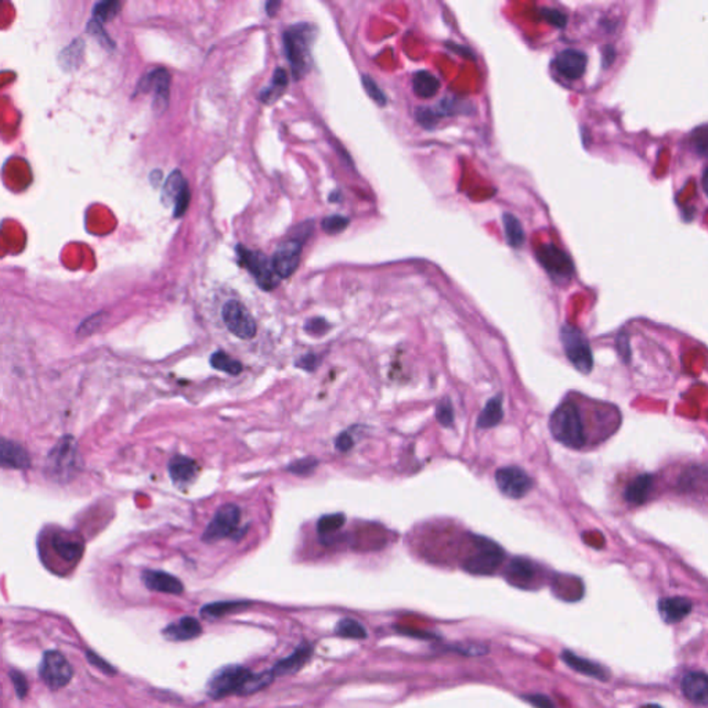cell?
Listing matches in <instances>:
<instances>
[{
  "label": "cell",
  "instance_id": "7402d4cb",
  "mask_svg": "<svg viewBox=\"0 0 708 708\" xmlns=\"http://www.w3.org/2000/svg\"><path fill=\"white\" fill-rule=\"evenodd\" d=\"M200 468L194 459H190L183 455H176L169 462V475L175 484L178 486H186L191 483Z\"/></svg>",
  "mask_w": 708,
  "mask_h": 708
},
{
  "label": "cell",
  "instance_id": "60d3db41",
  "mask_svg": "<svg viewBox=\"0 0 708 708\" xmlns=\"http://www.w3.org/2000/svg\"><path fill=\"white\" fill-rule=\"evenodd\" d=\"M363 85L365 88V92L368 93V96L379 106H385L386 104V97L383 95V92L379 89V86L370 78V77H364L363 78Z\"/></svg>",
  "mask_w": 708,
  "mask_h": 708
},
{
  "label": "cell",
  "instance_id": "11a10c76",
  "mask_svg": "<svg viewBox=\"0 0 708 708\" xmlns=\"http://www.w3.org/2000/svg\"><path fill=\"white\" fill-rule=\"evenodd\" d=\"M707 189L708 187H707V169H705L702 173V190L707 193Z\"/></svg>",
  "mask_w": 708,
  "mask_h": 708
},
{
  "label": "cell",
  "instance_id": "9f6ffc18",
  "mask_svg": "<svg viewBox=\"0 0 708 708\" xmlns=\"http://www.w3.org/2000/svg\"><path fill=\"white\" fill-rule=\"evenodd\" d=\"M646 708H661V707L657 705V704H649Z\"/></svg>",
  "mask_w": 708,
  "mask_h": 708
},
{
  "label": "cell",
  "instance_id": "f5cc1de1",
  "mask_svg": "<svg viewBox=\"0 0 708 708\" xmlns=\"http://www.w3.org/2000/svg\"><path fill=\"white\" fill-rule=\"evenodd\" d=\"M614 56H615L614 49H613L611 46H607V48H606V50H604V53H603L604 67H607V66H610V64H611V61L614 60Z\"/></svg>",
  "mask_w": 708,
  "mask_h": 708
},
{
  "label": "cell",
  "instance_id": "4dcf8cb0",
  "mask_svg": "<svg viewBox=\"0 0 708 708\" xmlns=\"http://www.w3.org/2000/svg\"><path fill=\"white\" fill-rule=\"evenodd\" d=\"M245 606H248V603H245V602H216V603L204 606L201 610V614L209 620H215V618L226 615L227 613L240 610V607H245Z\"/></svg>",
  "mask_w": 708,
  "mask_h": 708
},
{
  "label": "cell",
  "instance_id": "8d00e7d4",
  "mask_svg": "<svg viewBox=\"0 0 708 708\" xmlns=\"http://www.w3.org/2000/svg\"><path fill=\"white\" fill-rule=\"evenodd\" d=\"M118 10H119V3L118 2H103V3H99L95 8V12H93V21H96V23L103 26L106 21L114 19L118 15Z\"/></svg>",
  "mask_w": 708,
  "mask_h": 708
},
{
  "label": "cell",
  "instance_id": "f35d334b",
  "mask_svg": "<svg viewBox=\"0 0 708 708\" xmlns=\"http://www.w3.org/2000/svg\"><path fill=\"white\" fill-rule=\"evenodd\" d=\"M436 418H437V421H439L443 426H446V428H448V426L452 423V421H454V411H452V405H451V403H450V400H448V399H444V400L437 405V410H436Z\"/></svg>",
  "mask_w": 708,
  "mask_h": 708
},
{
  "label": "cell",
  "instance_id": "ffe728a7",
  "mask_svg": "<svg viewBox=\"0 0 708 708\" xmlns=\"http://www.w3.org/2000/svg\"><path fill=\"white\" fill-rule=\"evenodd\" d=\"M313 656V646L309 643H302L291 656L280 660L271 672L274 676H287L296 673Z\"/></svg>",
  "mask_w": 708,
  "mask_h": 708
},
{
  "label": "cell",
  "instance_id": "816d5d0a",
  "mask_svg": "<svg viewBox=\"0 0 708 708\" xmlns=\"http://www.w3.org/2000/svg\"><path fill=\"white\" fill-rule=\"evenodd\" d=\"M317 357L314 354H309V356H305L300 358V361L298 363V367H302L307 371H313L316 367H317Z\"/></svg>",
  "mask_w": 708,
  "mask_h": 708
},
{
  "label": "cell",
  "instance_id": "d6a6232c",
  "mask_svg": "<svg viewBox=\"0 0 708 708\" xmlns=\"http://www.w3.org/2000/svg\"><path fill=\"white\" fill-rule=\"evenodd\" d=\"M336 633L350 639H365L368 636L365 626L353 618L341 620L336 625Z\"/></svg>",
  "mask_w": 708,
  "mask_h": 708
},
{
  "label": "cell",
  "instance_id": "f546056e",
  "mask_svg": "<svg viewBox=\"0 0 708 708\" xmlns=\"http://www.w3.org/2000/svg\"><path fill=\"white\" fill-rule=\"evenodd\" d=\"M187 186L183 175L179 172V171H175L173 173H171V176L168 178L164 189H162V201L165 205H175L178 197L180 195V193L184 190V187Z\"/></svg>",
  "mask_w": 708,
  "mask_h": 708
},
{
  "label": "cell",
  "instance_id": "c3c4849f",
  "mask_svg": "<svg viewBox=\"0 0 708 708\" xmlns=\"http://www.w3.org/2000/svg\"><path fill=\"white\" fill-rule=\"evenodd\" d=\"M417 118L422 126L430 129L436 122V113L430 108H419L417 113Z\"/></svg>",
  "mask_w": 708,
  "mask_h": 708
},
{
  "label": "cell",
  "instance_id": "cb8c5ba5",
  "mask_svg": "<svg viewBox=\"0 0 708 708\" xmlns=\"http://www.w3.org/2000/svg\"><path fill=\"white\" fill-rule=\"evenodd\" d=\"M562 658L571 669H574L585 676H591V678H595L599 680H607V678H609L607 671L603 667H600L599 664H595L584 657H580V656L574 654L573 651L564 650L562 653Z\"/></svg>",
  "mask_w": 708,
  "mask_h": 708
},
{
  "label": "cell",
  "instance_id": "603a6c76",
  "mask_svg": "<svg viewBox=\"0 0 708 708\" xmlns=\"http://www.w3.org/2000/svg\"><path fill=\"white\" fill-rule=\"evenodd\" d=\"M202 626L198 622V620L193 617H183L176 624H171L164 629L165 638L169 640H190L201 635Z\"/></svg>",
  "mask_w": 708,
  "mask_h": 708
},
{
  "label": "cell",
  "instance_id": "d4e9b609",
  "mask_svg": "<svg viewBox=\"0 0 708 708\" xmlns=\"http://www.w3.org/2000/svg\"><path fill=\"white\" fill-rule=\"evenodd\" d=\"M653 488V476L643 473L632 479L624 491V497L628 504L642 505L647 501Z\"/></svg>",
  "mask_w": 708,
  "mask_h": 708
},
{
  "label": "cell",
  "instance_id": "e575fe53",
  "mask_svg": "<svg viewBox=\"0 0 708 708\" xmlns=\"http://www.w3.org/2000/svg\"><path fill=\"white\" fill-rule=\"evenodd\" d=\"M346 522V517L343 513H334L323 516L317 523V531L321 535H328L335 531H338Z\"/></svg>",
  "mask_w": 708,
  "mask_h": 708
},
{
  "label": "cell",
  "instance_id": "b9f144b4",
  "mask_svg": "<svg viewBox=\"0 0 708 708\" xmlns=\"http://www.w3.org/2000/svg\"><path fill=\"white\" fill-rule=\"evenodd\" d=\"M541 16L549 23L552 24L553 27L556 28H564L566 27V23H567V17L560 13L559 10L556 9H542L541 10Z\"/></svg>",
  "mask_w": 708,
  "mask_h": 708
},
{
  "label": "cell",
  "instance_id": "ba28073f",
  "mask_svg": "<svg viewBox=\"0 0 708 708\" xmlns=\"http://www.w3.org/2000/svg\"><path fill=\"white\" fill-rule=\"evenodd\" d=\"M241 520V510L234 504H226L216 512L215 517L209 523L204 533L202 539L205 542H216L227 538L237 533Z\"/></svg>",
  "mask_w": 708,
  "mask_h": 708
},
{
  "label": "cell",
  "instance_id": "4316f807",
  "mask_svg": "<svg viewBox=\"0 0 708 708\" xmlns=\"http://www.w3.org/2000/svg\"><path fill=\"white\" fill-rule=\"evenodd\" d=\"M502 417H504L502 397L495 396L487 401L486 407L480 412V415L477 418V426L481 429L494 428L495 425H498L502 421Z\"/></svg>",
  "mask_w": 708,
  "mask_h": 708
},
{
  "label": "cell",
  "instance_id": "681fc988",
  "mask_svg": "<svg viewBox=\"0 0 708 708\" xmlns=\"http://www.w3.org/2000/svg\"><path fill=\"white\" fill-rule=\"evenodd\" d=\"M327 321L324 318H313L306 324V331L312 335H323L327 331Z\"/></svg>",
  "mask_w": 708,
  "mask_h": 708
},
{
  "label": "cell",
  "instance_id": "7bdbcfd3",
  "mask_svg": "<svg viewBox=\"0 0 708 708\" xmlns=\"http://www.w3.org/2000/svg\"><path fill=\"white\" fill-rule=\"evenodd\" d=\"M317 466V461L313 459V458H306V459H300L295 463H292L288 469L289 472L292 473H296V475H309L314 470V468Z\"/></svg>",
  "mask_w": 708,
  "mask_h": 708
},
{
  "label": "cell",
  "instance_id": "f907efd6",
  "mask_svg": "<svg viewBox=\"0 0 708 708\" xmlns=\"http://www.w3.org/2000/svg\"><path fill=\"white\" fill-rule=\"evenodd\" d=\"M335 444H336V448H338L339 451L346 452V451H349V450L352 448V446H353V440H352V437H350V434H349V433H341V434L338 436V439H336Z\"/></svg>",
  "mask_w": 708,
  "mask_h": 708
},
{
  "label": "cell",
  "instance_id": "bcb514c9",
  "mask_svg": "<svg viewBox=\"0 0 708 708\" xmlns=\"http://www.w3.org/2000/svg\"><path fill=\"white\" fill-rule=\"evenodd\" d=\"M523 698L533 704L535 708H555L553 701L545 694H528L523 696Z\"/></svg>",
  "mask_w": 708,
  "mask_h": 708
},
{
  "label": "cell",
  "instance_id": "52a82bcc",
  "mask_svg": "<svg viewBox=\"0 0 708 708\" xmlns=\"http://www.w3.org/2000/svg\"><path fill=\"white\" fill-rule=\"evenodd\" d=\"M252 672L240 665H229L219 669L208 683V691L213 698H220L231 693H240L242 685Z\"/></svg>",
  "mask_w": 708,
  "mask_h": 708
},
{
  "label": "cell",
  "instance_id": "7a4b0ae2",
  "mask_svg": "<svg viewBox=\"0 0 708 708\" xmlns=\"http://www.w3.org/2000/svg\"><path fill=\"white\" fill-rule=\"evenodd\" d=\"M470 542L472 549L463 560L462 567L476 575H490L495 573L505 557L502 548L494 541L480 535H470Z\"/></svg>",
  "mask_w": 708,
  "mask_h": 708
},
{
  "label": "cell",
  "instance_id": "484cf974",
  "mask_svg": "<svg viewBox=\"0 0 708 708\" xmlns=\"http://www.w3.org/2000/svg\"><path fill=\"white\" fill-rule=\"evenodd\" d=\"M412 88L418 97L432 99L437 95L440 89V82L433 74L428 71H418L412 78Z\"/></svg>",
  "mask_w": 708,
  "mask_h": 708
},
{
  "label": "cell",
  "instance_id": "e0dca14e",
  "mask_svg": "<svg viewBox=\"0 0 708 708\" xmlns=\"http://www.w3.org/2000/svg\"><path fill=\"white\" fill-rule=\"evenodd\" d=\"M683 696L697 705H707L708 701V678L702 671H690L680 680Z\"/></svg>",
  "mask_w": 708,
  "mask_h": 708
},
{
  "label": "cell",
  "instance_id": "74e56055",
  "mask_svg": "<svg viewBox=\"0 0 708 708\" xmlns=\"http://www.w3.org/2000/svg\"><path fill=\"white\" fill-rule=\"evenodd\" d=\"M349 226V219L341 215H332L323 220V230L328 234H339Z\"/></svg>",
  "mask_w": 708,
  "mask_h": 708
},
{
  "label": "cell",
  "instance_id": "5b68a950",
  "mask_svg": "<svg viewBox=\"0 0 708 708\" xmlns=\"http://www.w3.org/2000/svg\"><path fill=\"white\" fill-rule=\"evenodd\" d=\"M82 538L70 530L56 528L48 537V548L61 562L67 564L77 563L84 553Z\"/></svg>",
  "mask_w": 708,
  "mask_h": 708
},
{
  "label": "cell",
  "instance_id": "db71d44e",
  "mask_svg": "<svg viewBox=\"0 0 708 708\" xmlns=\"http://www.w3.org/2000/svg\"><path fill=\"white\" fill-rule=\"evenodd\" d=\"M276 8H280V3H278V2H277V3H269V5H267V12H269V15H270V16H274V15H276V12H277V10H276Z\"/></svg>",
  "mask_w": 708,
  "mask_h": 708
},
{
  "label": "cell",
  "instance_id": "44dd1931",
  "mask_svg": "<svg viewBox=\"0 0 708 708\" xmlns=\"http://www.w3.org/2000/svg\"><path fill=\"white\" fill-rule=\"evenodd\" d=\"M691 610V602L687 597H664L658 602V613L667 624L679 622Z\"/></svg>",
  "mask_w": 708,
  "mask_h": 708
},
{
  "label": "cell",
  "instance_id": "ac0fdd59",
  "mask_svg": "<svg viewBox=\"0 0 708 708\" xmlns=\"http://www.w3.org/2000/svg\"><path fill=\"white\" fill-rule=\"evenodd\" d=\"M30 465V454L23 446L0 436V468L27 469Z\"/></svg>",
  "mask_w": 708,
  "mask_h": 708
},
{
  "label": "cell",
  "instance_id": "30bf717a",
  "mask_svg": "<svg viewBox=\"0 0 708 708\" xmlns=\"http://www.w3.org/2000/svg\"><path fill=\"white\" fill-rule=\"evenodd\" d=\"M495 483L499 491L512 499L523 498L533 488L531 477L517 466L498 469L495 472Z\"/></svg>",
  "mask_w": 708,
  "mask_h": 708
},
{
  "label": "cell",
  "instance_id": "8992f818",
  "mask_svg": "<svg viewBox=\"0 0 708 708\" xmlns=\"http://www.w3.org/2000/svg\"><path fill=\"white\" fill-rule=\"evenodd\" d=\"M39 673L50 689H61L71 680L74 669L60 651L50 650L44 654Z\"/></svg>",
  "mask_w": 708,
  "mask_h": 708
},
{
  "label": "cell",
  "instance_id": "d590c367",
  "mask_svg": "<svg viewBox=\"0 0 708 708\" xmlns=\"http://www.w3.org/2000/svg\"><path fill=\"white\" fill-rule=\"evenodd\" d=\"M287 84H288V78H287L285 71L277 70L273 77V86L270 89H267L262 96L263 102H274L284 92Z\"/></svg>",
  "mask_w": 708,
  "mask_h": 708
},
{
  "label": "cell",
  "instance_id": "4fadbf2b",
  "mask_svg": "<svg viewBox=\"0 0 708 708\" xmlns=\"http://www.w3.org/2000/svg\"><path fill=\"white\" fill-rule=\"evenodd\" d=\"M169 88H171V75L166 70L158 68L147 74L140 85L137 86L139 92H154V110L158 114H162L169 103Z\"/></svg>",
  "mask_w": 708,
  "mask_h": 708
},
{
  "label": "cell",
  "instance_id": "8fae6325",
  "mask_svg": "<svg viewBox=\"0 0 708 708\" xmlns=\"http://www.w3.org/2000/svg\"><path fill=\"white\" fill-rule=\"evenodd\" d=\"M238 255L241 259V263L253 274L258 284L266 289L270 291L278 284V277L273 269L271 262L259 252L248 251L242 247H238Z\"/></svg>",
  "mask_w": 708,
  "mask_h": 708
},
{
  "label": "cell",
  "instance_id": "7dc6e473",
  "mask_svg": "<svg viewBox=\"0 0 708 708\" xmlns=\"http://www.w3.org/2000/svg\"><path fill=\"white\" fill-rule=\"evenodd\" d=\"M88 660L92 665H95L96 668H99L100 671L106 672V673H115V668H113L111 664H108L106 660H103L102 657H99L96 653L93 651H88Z\"/></svg>",
  "mask_w": 708,
  "mask_h": 708
},
{
  "label": "cell",
  "instance_id": "6da1fadb",
  "mask_svg": "<svg viewBox=\"0 0 708 708\" xmlns=\"http://www.w3.org/2000/svg\"><path fill=\"white\" fill-rule=\"evenodd\" d=\"M549 432L563 446L581 450L588 444V426L584 418V408L575 400H564L552 412Z\"/></svg>",
  "mask_w": 708,
  "mask_h": 708
},
{
  "label": "cell",
  "instance_id": "ab89813d",
  "mask_svg": "<svg viewBox=\"0 0 708 708\" xmlns=\"http://www.w3.org/2000/svg\"><path fill=\"white\" fill-rule=\"evenodd\" d=\"M707 126L702 125L700 126L697 131L693 132L691 135V146L694 149V151L700 155H704L707 153Z\"/></svg>",
  "mask_w": 708,
  "mask_h": 708
},
{
  "label": "cell",
  "instance_id": "d6986e66",
  "mask_svg": "<svg viewBox=\"0 0 708 708\" xmlns=\"http://www.w3.org/2000/svg\"><path fill=\"white\" fill-rule=\"evenodd\" d=\"M143 581L149 589L155 592L180 595L184 591V585L182 584V581L165 571L147 570L143 574Z\"/></svg>",
  "mask_w": 708,
  "mask_h": 708
},
{
  "label": "cell",
  "instance_id": "9c48e42d",
  "mask_svg": "<svg viewBox=\"0 0 708 708\" xmlns=\"http://www.w3.org/2000/svg\"><path fill=\"white\" fill-rule=\"evenodd\" d=\"M222 316L229 331L237 338L252 339L256 335V321L242 303L237 300L227 302Z\"/></svg>",
  "mask_w": 708,
  "mask_h": 708
},
{
  "label": "cell",
  "instance_id": "3957f363",
  "mask_svg": "<svg viewBox=\"0 0 708 708\" xmlns=\"http://www.w3.org/2000/svg\"><path fill=\"white\" fill-rule=\"evenodd\" d=\"M312 37V28L306 24L296 26L287 31L284 35L285 55L298 79L309 70Z\"/></svg>",
  "mask_w": 708,
  "mask_h": 708
},
{
  "label": "cell",
  "instance_id": "2e32d148",
  "mask_svg": "<svg viewBox=\"0 0 708 708\" xmlns=\"http://www.w3.org/2000/svg\"><path fill=\"white\" fill-rule=\"evenodd\" d=\"M586 61L585 53L575 49H566L555 57V68L566 79L575 81L584 75Z\"/></svg>",
  "mask_w": 708,
  "mask_h": 708
},
{
  "label": "cell",
  "instance_id": "f6af8a7d",
  "mask_svg": "<svg viewBox=\"0 0 708 708\" xmlns=\"http://www.w3.org/2000/svg\"><path fill=\"white\" fill-rule=\"evenodd\" d=\"M10 678L16 686V691L20 696V698L26 697V694L28 691V682H27V678L24 676V673H21L19 671H12Z\"/></svg>",
  "mask_w": 708,
  "mask_h": 708
},
{
  "label": "cell",
  "instance_id": "277c9868",
  "mask_svg": "<svg viewBox=\"0 0 708 708\" xmlns=\"http://www.w3.org/2000/svg\"><path fill=\"white\" fill-rule=\"evenodd\" d=\"M560 341L570 363L582 374H589L593 367L592 352L584 334L570 324H564L560 329Z\"/></svg>",
  "mask_w": 708,
  "mask_h": 708
},
{
  "label": "cell",
  "instance_id": "7c38bea8",
  "mask_svg": "<svg viewBox=\"0 0 708 708\" xmlns=\"http://www.w3.org/2000/svg\"><path fill=\"white\" fill-rule=\"evenodd\" d=\"M303 242L305 238L296 237L278 247L271 260L273 269L278 278H288L296 271L300 262Z\"/></svg>",
  "mask_w": 708,
  "mask_h": 708
},
{
  "label": "cell",
  "instance_id": "836d02e7",
  "mask_svg": "<svg viewBox=\"0 0 708 708\" xmlns=\"http://www.w3.org/2000/svg\"><path fill=\"white\" fill-rule=\"evenodd\" d=\"M273 679H274V673L271 671L262 672V673H251L249 678L242 685L238 694L247 696V694L259 691L260 689H265L267 685H270L273 682Z\"/></svg>",
  "mask_w": 708,
  "mask_h": 708
},
{
  "label": "cell",
  "instance_id": "5bb4252c",
  "mask_svg": "<svg viewBox=\"0 0 708 708\" xmlns=\"http://www.w3.org/2000/svg\"><path fill=\"white\" fill-rule=\"evenodd\" d=\"M537 258L539 263L545 267L546 271H549L555 277L560 278H570L574 273L573 263L570 258L560 251L556 245L552 244H544L537 251Z\"/></svg>",
  "mask_w": 708,
  "mask_h": 708
},
{
  "label": "cell",
  "instance_id": "f1b7e54d",
  "mask_svg": "<svg viewBox=\"0 0 708 708\" xmlns=\"http://www.w3.org/2000/svg\"><path fill=\"white\" fill-rule=\"evenodd\" d=\"M502 222H504V230H505V237H506L508 244L512 248H520L526 240L524 230H523L520 220L516 216H513L512 213H505L502 218Z\"/></svg>",
  "mask_w": 708,
  "mask_h": 708
},
{
  "label": "cell",
  "instance_id": "ee69618b",
  "mask_svg": "<svg viewBox=\"0 0 708 708\" xmlns=\"http://www.w3.org/2000/svg\"><path fill=\"white\" fill-rule=\"evenodd\" d=\"M189 204H190V190H189V186H186L175 202V216L176 218L183 216L189 208Z\"/></svg>",
  "mask_w": 708,
  "mask_h": 708
},
{
  "label": "cell",
  "instance_id": "9a60e30c",
  "mask_svg": "<svg viewBox=\"0 0 708 708\" xmlns=\"http://www.w3.org/2000/svg\"><path fill=\"white\" fill-rule=\"evenodd\" d=\"M50 470L57 477H68L77 465V448L73 439H64L55 447L49 458Z\"/></svg>",
  "mask_w": 708,
  "mask_h": 708
},
{
  "label": "cell",
  "instance_id": "83f0119b",
  "mask_svg": "<svg viewBox=\"0 0 708 708\" xmlns=\"http://www.w3.org/2000/svg\"><path fill=\"white\" fill-rule=\"evenodd\" d=\"M506 573L510 578V581H519V582H528L535 575V566L533 562L523 559V557H515L510 560Z\"/></svg>",
  "mask_w": 708,
  "mask_h": 708
},
{
  "label": "cell",
  "instance_id": "1f68e13d",
  "mask_svg": "<svg viewBox=\"0 0 708 708\" xmlns=\"http://www.w3.org/2000/svg\"><path fill=\"white\" fill-rule=\"evenodd\" d=\"M211 365L229 375H238L242 371V364L224 352H216L211 357Z\"/></svg>",
  "mask_w": 708,
  "mask_h": 708
}]
</instances>
